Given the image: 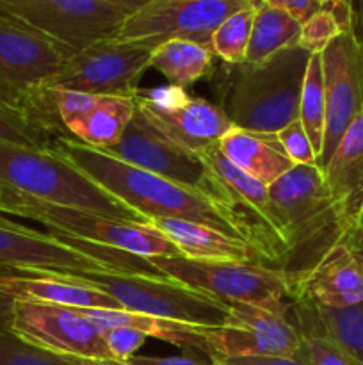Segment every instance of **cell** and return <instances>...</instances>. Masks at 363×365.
Instances as JSON below:
<instances>
[{
  "mask_svg": "<svg viewBox=\"0 0 363 365\" xmlns=\"http://www.w3.org/2000/svg\"><path fill=\"white\" fill-rule=\"evenodd\" d=\"M199 157L206 171L198 191L216 205L238 237L258 253L265 266L281 269L288 248L267 185L233 166L221 152L219 143L206 148Z\"/></svg>",
  "mask_w": 363,
  "mask_h": 365,
  "instance_id": "5",
  "label": "cell"
},
{
  "mask_svg": "<svg viewBox=\"0 0 363 365\" xmlns=\"http://www.w3.org/2000/svg\"><path fill=\"white\" fill-rule=\"evenodd\" d=\"M160 274L224 305L248 303L288 312V278L280 267L258 262H209L187 257L146 259Z\"/></svg>",
  "mask_w": 363,
  "mask_h": 365,
  "instance_id": "8",
  "label": "cell"
},
{
  "mask_svg": "<svg viewBox=\"0 0 363 365\" xmlns=\"http://www.w3.org/2000/svg\"><path fill=\"white\" fill-rule=\"evenodd\" d=\"M256 14L253 21L246 63L258 64L278 52L290 48L301 38V24L285 11L269 6L265 0H255Z\"/></svg>",
  "mask_w": 363,
  "mask_h": 365,
  "instance_id": "27",
  "label": "cell"
},
{
  "mask_svg": "<svg viewBox=\"0 0 363 365\" xmlns=\"http://www.w3.org/2000/svg\"><path fill=\"white\" fill-rule=\"evenodd\" d=\"M152 52V46L141 41L105 39L71 53L50 86L88 95L135 98Z\"/></svg>",
  "mask_w": 363,
  "mask_h": 365,
  "instance_id": "12",
  "label": "cell"
},
{
  "mask_svg": "<svg viewBox=\"0 0 363 365\" xmlns=\"http://www.w3.org/2000/svg\"><path fill=\"white\" fill-rule=\"evenodd\" d=\"M265 2L290 14L301 25L308 21L313 14L324 9L333 11V13L340 14L351 21V13H349V7L344 0H265Z\"/></svg>",
  "mask_w": 363,
  "mask_h": 365,
  "instance_id": "36",
  "label": "cell"
},
{
  "mask_svg": "<svg viewBox=\"0 0 363 365\" xmlns=\"http://www.w3.org/2000/svg\"><path fill=\"white\" fill-rule=\"evenodd\" d=\"M78 365H125L114 360H77Z\"/></svg>",
  "mask_w": 363,
  "mask_h": 365,
  "instance_id": "43",
  "label": "cell"
},
{
  "mask_svg": "<svg viewBox=\"0 0 363 365\" xmlns=\"http://www.w3.org/2000/svg\"><path fill=\"white\" fill-rule=\"evenodd\" d=\"M149 225L159 228L178 248L182 257L209 262H258V253L242 239L230 237L223 232L194 221L155 217Z\"/></svg>",
  "mask_w": 363,
  "mask_h": 365,
  "instance_id": "23",
  "label": "cell"
},
{
  "mask_svg": "<svg viewBox=\"0 0 363 365\" xmlns=\"http://www.w3.org/2000/svg\"><path fill=\"white\" fill-rule=\"evenodd\" d=\"M2 212L39 221L50 230L63 232L73 239L135 255L139 259L182 255L177 246L149 223L117 220L105 214L56 205L18 195L9 189H6L0 198V214Z\"/></svg>",
  "mask_w": 363,
  "mask_h": 365,
  "instance_id": "6",
  "label": "cell"
},
{
  "mask_svg": "<svg viewBox=\"0 0 363 365\" xmlns=\"http://www.w3.org/2000/svg\"><path fill=\"white\" fill-rule=\"evenodd\" d=\"M230 319L224 327L203 328L210 362L248 356L294 359L299 335L287 314L248 303H231Z\"/></svg>",
  "mask_w": 363,
  "mask_h": 365,
  "instance_id": "16",
  "label": "cell"
},
{
  "mask_svg": "<svg viewBox=\"0 0 363 365\" xmlns=\"http://www.w3.org/2000/svg\"><path fill=\"white\" fill-rule=\"evenodd\" d=\"M125 365H212V362H203L192 355H180V356H144L134 355Z\"/></svg>",
  "mask_w": 363,
  "mask_h": 365,
  "instance_id": "38",
  "label": "cell"
},
{
  "mask_svg": "<svg viewBox=\"0 0 363 365\" xmlns=\"http://www.w3.org/2000/svg\"><path fill=\"white\" fill-rule=\"evenodd\" d=\"M52 89L57 114L68 134L96 150L112 148L137 110L135 98L130 96H100Z\"/></svg>",
  "mask_w": 363,
  "mask_h": 365,
  "instance_id": "20",
  "label": "cell"
},
{
  "mask_svg": "<svg viewBox=\"0 0 363 365\" xmlns=\"http://www.w3.org/2000/svg\"><path fill=\"white\" fill-rule=\"evenodd\" d=\"M0 139L32 146V148H52V138L32 127L21 113L0 102Z\"/></svg>",
  "mask_w": 363,
  "mask_h": 365,
  "instance_id": "34",
  "label": "cell"
},
{
  "mask_svg": "<svg viewBox=\"0 0 363 365\" xmlns=\"http://www.w3.org/2000/svg\"><path fill=\"white\" fill-rule=\"evenodd\" d=\"M253 0H149L127 18L117 39L155 46L169 39H187L210 46L216 29Z\"/></svg>",
  "mask_w": 363,
  "mask_h": 365,
  "instance_id": "14",
  "label": "cell"
},
{
  "mask_svg": "<svg viewBox=\"0 0 363 365\" xmlns=\"http://www.w3.org/2000/svg\"><path fill=\"white\" fill-rule=\"evenodd\" d=\"M11 331L56 355L75 360H112L98 330L80 309L14 299Z\"/></svg>",
  "mask_w": 363,
  "mask_h": 365,
  "instance_id": "15",
  "label": "cell"
},
{
  "mask_svg": "<svg viewBox=\"0 0 363 365\" xmlns=\"http://www.w3.org/2000/svg\"><path fill=\"white\" fill-rule=\"evenodd\" d=\"M52 150L141 217L194 221L241 239L223 214L198 189L139 170L73 138L52 139Z\"/></svg>",
  "mask_w": 363,
  "mask_h": 365,
  "instance_id": "1",
  "label": "cell"
},
{
  "mask_svg": "<svg viewBox=\"0 0 363 365\" xmlns=\"http://www.w3.org/2000/svg\"><path fill=\"white\" fill-rule=\"evenodd\" d=\"M351 13V34L363 50V0H344Z\"/></svg>",
  "mask_w": 363,
  "mask_h": 365,
  "instance_id": "40",
  "label": "cell"
},
{
  "mask_svg": "<svg viewBox=\"0 0 363 365\" xmlns=\"http://www.w3.org/2000/svg\"><path fill=\"white\" fill-rule=\"evenodd\" d=\"M4 192H6V189H4L2 185H0V198H2V196H4Z\"/></svg>",
  "mask_w": 363,
  "mask_h": 365,
  "instance_id": "44",
  "label": "cell"
},
{
  "mask_svg": "<svg viewBox=\"0 0 363 365\" xmlns=\"http://www.w3.org/2000/svg\"><path fill=\"white\" fill-rule=\"evenodd\" d=\"M75 274L112 296L128 312L201 328L224 327L230 319V307L164 274L127 271H85Z\"/></svg>",
  "mask_w": 363,
  "mask_h": 365,
  "instance_id": "9",
  "label": "cell"
},
{
  "mask_svg": "<svg viewBox=\"0 0 363 365\" xmlns=\"http://www.w3.org/2000/svg\"><path fill=\"white\" fill-rule=\"evenodd\" d=\"M310 305V303H308ZM320 330L349 356L363 365V302L344 309L310 305Z\"/></svg>",
  "mask_w": 363,
  "mask_h": 365,
  "instance_id": "30",
  "label": "cell"
},
{
  "mask_svg": "<svg viewBox=\"0 0 363 365\" xmlns=\"http://www.w3.org/2000/svg\"><path fill=\"white\" fill-rule=\"evenodd\" d=\"M135 107L160 134L192 155L217 145L233 125L217 103L191 96L182 88L137 89Z\"/></svg>",
  "mask_w": 363,
  "mask_h": 365,
  "instance_id": "13",
  "label": "cell"
},
{
  "mask_svg": "<svg viewBox=\"0 0 363 365\" xmlns=\"http://www.w3.org/2000/svg\"><path fill=\"white\" fill-rule=\"evenodd\" d=\"M0 185L41 202L148 223L52 148H32L0 139Z\"/></svg>",
  "mask_w": 363,
  "mask_h": 365,
  "instance_id": "4",
  "label": "cell"
},
{
  "mask_svg": "<svg viewBox=\"0 0 363 365\" xmlns=\"http://www.w3.org/2000/svg\"><path fill=\"white\" fill-rule=\"evenodd\" d=\"M149 68L159 71L169 86L187 88L214 71V53L210 46L187 39H169L155 46Z\"/></svg>",
  "mask_w": 363,
  "mask_h": 365,
  "instance_id": "26",
  "label": "cell"
},
{
  "mask_svg": "<svg viewBox=\"0 0 363 365\" xmlns=\"http://www.w3.org/2000/svg\"><path fill=\"white\" fill-rule=\"evenodd\" d=\"M299 121L312 143L315 155H320L326 132V93H324V71L320 53H312L306 64L302 81Z\"/></svg>",
  "mask_w": 363,
  "mask_h": 365,
  "instance_id": "29",
  "label": "cell"
},
{
  "mask_svg": "<svg viewBox=\"0 0 363 365\" xmlns=\"http://www.w3.org/2000/svg\"><path fill=\"white\" fill-rule=\"evenodd\" d=\"M312 53L299 45L258 64H226L214 73V88L233 127L276 134L299 120L302 81Z\"/></svg>",
  "mask_w": 363,
  "mask_h": 365,
  "instance_id": "2",
  "label": "cell"
},
{
  "mask_svg": "<svg viewBox=\"0 0 363 365\" xmlns=\"http://www.w3.org/2000/svg\"><path fill=\"white\" fill-rule=\"evenodd\" d=\"M344 32H351V21L333 11L324 9L301 25V38L298 45L310 53H320Z\"/></svg>",
  "mask_w": 363,
  "mask_h": 365,
  "instance_id": "33",
  "label": "cell"
},
{
  "mask_svg": "<svg viewBox=\"0 0 363 365\" xmlns=\"http://www.w3.org/2000/svg\"><path fill=\"white\" fill-rule=\"evenodd\" d=\"M212 365H221L219 362H212Z\"/></svg>",
  "mask_w": 363,
  "mask_h": 365,
  "instance_id": "45",
  "label": "cell"
},
{
  "mask_svg": "<svg viewBox=\"0 0 363 365\" xmlns=\"http://www.w3.org/2000/svg\"><path fill=\"white\" fill-rule=\"evenodd\" d=\"M0 292L13 299L71 309H121L112 296L75 273L0 266Z\"/></svg>",
  "mask_w": 363,
  "mask_h": 365,
  "instance_id": "21",
  "label": "cell"
},
{
  "mask_svg": "<svg viewBox=\"0 0 363 365\" xmlns=\"http://www.w3.org/2000/svg\"><path fill=\"white\" fill-rule=\"evenodd\" d=\"M84 317H88L98 330H107L112 327H128L142 331L146 337L159 339L169 342L187 353H203L209 356L205 335L201 327L177 323V321L159 319V317L144 316V314L128 312L123 309H80Z\"/></svg>",
  "mask_w": 363,
  "mask_h": 365,
  "instance_id": "25",
  "label": "cell"
},
{
  "mask_svg": "<svg viewBox=\"0 0 363 365\" xmlns=\"http://www.w3.org/2000/svg\"><path fill=\"white\" fill-rule=\"evenodd\" d=\"M103 339L114 362L127 364L141 346H144L146 335L128 327H112L103 330Z\"/></svg>",
  "mask_w": 363,
  "mask_h": 365,
  "instance_id": "37",
  "label": "cell"
},
{
  "mask_svg": "<svg viewBox=\"0 0 363 365\" xmlns=\"http://www.w3.org/2000/svg\"><path fill=\"white\" fill-rule=\"evenodd\" d=\"M322 175L345 220L352 227L363 225V110L342 135Z\"/></svg>",
  "mask_w": 363,
  "mask_h": 365,
  "instance_id": "22",
  "label": "cell"
},
{
  "mask_svg": "<svg viewBox=\"0 0 363 365\" xmlns=\"http://www.w3.org/2000/svg\"><path fill=\"white\" fill-rule=\"evenodd\" d=\"M0 365H78V362L31 344L11 330H0Z\"/></svg>",
  "mask_w": 363,
  "mask_h": 365,
  "instance_id": "32",
  "label": "cell"
},
{
  "mask_svg": "<svg viewBox=\"0 0 363 365\" xmlns=\"http://www.w3.org/2000/svg\"><path fill=\"white\" fill-rule=\"evenodd\" d=\"M14 299L11 296L0 292V330H11V319H13Z\"/></svg>",
  "mask_w": 363,
  "mask_h": 365,
  "instance_id": "41",
  "label": "cell"
},
{
  "mask_svg": "<svg viewBox=\"0 0 363 365\" xmlns=\"http://www.w3.org/2000/svg\"><path fill=\"white\" fill-rule=\"evenodd\" d=\"M102 152L139 170L149 171L192 189H198L206 171L201 157L192 155L169 141L152 123H148L139 110H135L120 141L112 148Z\"/></svg>",
  "mask_w": 363,
  "mask_h": 365,
  "instance_id": "19",
  "label": "cell"
},
{
  "mask_svg": "<svg viewBox=\"0 0 363 365\" xmlns=\"http://www.w3.org/2000/svg\"><path fill=\"white\" fill-rule=\"evenodd\" d=\"M287 317L299 335V349L294 359L308 365H359L320 330L308 303L290 302Z\"/></svg>",
  "mask_w": 363,
  "mask_h": 365,
  "instance_id": "28",
  "label": "cell"
},
{
  "mask_svg": "<svg viewBox=\"0 0 363 365\" xmlns=\"http://www.w3.org/2000/svg\"><path fill=\"white\" fill-rule=\"evenodd\" d=\"M0 11L73 53L116 38L134 14L109 0H0Z\"/></svg>",
  "mask_w": 363,
  "mask_h": 365,
  "instance_id": "11",
  "label": "cell"
},
{
  "mask_svg": "<svg viewBox=\"0 0 363 365\" xmlns=\"http://www.w3.org/2000/svg\"><path fill=\"white\" fill-rule=\"evenodd\" d=\"M109 2H114V4H117V6L127 7L128 11L135 13V11L141 9L142 6H146V4H148L149 0H109Z\"/></svg>",
  "mask_w": 363,
  "mask_h": 365,
  "instance_id": "42",
  "label": "cell"
},
{
  "mask_svg": "<svg viewBox=\"0 0 363 365\" xmlns=\"http://www.w3.org/2000/svg\"><path fill=\"white\" fill-rule=\"evenodd\" d=\"M71 50L0 11V102L25 114L52 84Z\"/></svg>",
  "mask_w": 363,
  "mask_h": 365,
  "instance_id": "10",
  "label": "cell"
},
{
  "mask_svg": "<svg viewBox=\"0 0 363 365\" xmlns=\"http://www.w3.org/2000/svg\"><path fill=\"white\" fill-rule=\"evenodd\" d=\"M326 93V132L317 164L327 166L349 125L363 110V50L351 32L335 38L320 52Z\"/></svg>",
  "mask_w": 363,
  "mask_h": 365,
  "instance_id": "17",
  "label": "cell"
},
{
  "mask_svg": "<svg viewBox=\"0 0 363 365\" xmlns=\"http://www.w3.org/2000/svg\"><path fill=\"white\" fill-rule=\"evenodd\" d=\"M287 241L281 271L292 282L308 273L317 260L352 227L331 195L315 164H301L267 185Z\"/></svg>",
  "mask_w": 363,
  "mask_h": 365,
  "instance_id": "3",
  "label": "cell"
},
{
  "mask_svg": "<svg viewBox=\"0 0 363 365\" xmlns=\"http://www.w3.org/2000/svg\"><path fill=\"white\" fill-rule=\"evenodd\" d=\"M255 14V0L235 11V13H231L216 29L212 39H210V50H212L214 56H217L226 64L246 63V53H248Z\"/></svg>",
  "mask_w": 363,
  "mask_h": 365,
  "instance_id": "31",
  "label": "cell"
},
{
  "mask_svg": "<svg viewBox=\"0 0 363 365\" xmlns=\"http://www.w3.org/2000/svg\"><path fill=\"white\" fill-rule=\"evenodd\" d=\"M219 148L233 166L263 185H270L295 166L283 152L276 134H256L231 127L219 139Z\"/></svg>",
  "mask_w": 363,
  "mask_h": 365,
  "instance_id": "24",
  "label": "cell"
},
{
  "mask_svg": "<svg viewBox=\"0 0 363 365\" xmlns=\"http://www.w3.org/2000/svg\"><path fill=\"white\" fill-rule=\"evenodd\" d=\"M0 266L18 269L85 273V271H127L160 274L146 259L102 248L73 239L63 232L32 230L0 216Z\"/></svg>",
  "mask_w": 363,
  "mask_h": 365,
  "instance_id": "7",
  "label": "cell"
},
{
  "mask_svg": "<svg viewBox=\"0 0 363 365\" xmlns=\"http://www.w3.org/2000/svg\"><path fill=\"white\" fill-rule=\"evenodd\" d=\"M276 138L280 141L283 152L287 153V157L295 166H301V164H317L315 150H313L312 143H310L308 135H306L302 123L299 120L292 121L287 127L281 128L280 132H276Z\"/></svg>",
  "mask_w": 363,
  "mask_h": 365,
  "instance_id": "35",
  "label": "cell"
},
{
  "mask_svg": "<svg viewBox=\"0 0 363 365\" xmlns=\"http://www.w3.org/2000/svg\"><path fill=\"white\" fill-rule=\"evenodd\" d=\"M290 302L344 309L363 302V225L351 227L315 266L292 282Z\"/></svg>",
  "mask_w": 363,
  "mask_h": 365,
  "instance_id": "18",
  "label": "cell"
},
{
  "mask_svg": "<svg viewBox=\"0 0 363 365\" xmlns=\"http://www.w3.org/2000/svg\"><path fill=\"white\" fill-rule=\"evenodd\" d=\"M221 365H308L298 359H285V356H248V359H226L221 360Z\"/></svg>",
  "mask_w": 363,
  "mask_h": 365,
  "instance_id": "39",
  "label": "cell"
}]
</instances>
